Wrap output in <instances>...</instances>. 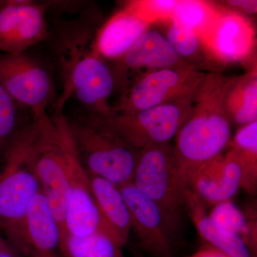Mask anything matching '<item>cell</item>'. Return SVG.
Returning a JSON list of instances; mask_svg holds the SVG:
<instances>
[{
	"label": "cell",
	"instance_id": "cell-1",
	"mask_svg": "<svg viewBox=\"0 0 257 257\" xmlns=\"http://www.w3.org/2000/svg\"><path fill=\"white\" fill-rule=\"evenodd\" d=\"M98 28L84 19L61 26L56 40L62 89L53 104L62 114L67 101L76 99L87 111L112 116L109 103L116 84L113 67L99 55L96 45Z\"/></svg>",
	"mask_w": 257,
	"mask_h": 257
},
{
	"label": "cell",
	"instance_id": "cell-2",
	"mask_svg": "<svg viewBox=\"0 0 257 257\" xmlns=\"http://www.w3.org/2000/svg\"><path fill=\"white\" fill-rule=\"evenodd\" d=\"M230 80L220 72H207L194 94L190 114L173 145L184 179L229 148L232 124L225 108V96Z\"/></svg>",
	"mask_w": 257,
	"mask_h": 257
},
{
	"label": "cell",
	"instance_id": "cell-3",
	"mask_svg": "<svg viewBox=\"0 0 257 257\" xmlns=\"http://www.w3.org/2000/svg\"><path fill=\"white\" fill-rule=\"evenodd\" d=\"M67 121L74 147L88 174L117 186L132 182L140 151L120 136L109 118L87 111Z\"/></svg>",
	"mask_w": 257,
	"mask_h": 257
},
{
	"label": "cell",
	"instance_id": "cell-4",
	"mask_svg": "<svg viewBox=\"0 0 257 257\" xmlns=\"http://www.w3.org/2000/svg\"><path fill=\"white\" fill-rule=\"evenodd\" d=\"M31 138V123L20 128L0 167V231L18 251L25 239L30 206L42 191L29 158Z\"/></svg>",
	"mask_w": 257,
	"mask_h": 257
},
{
	"label": "cell",
	"instance_id": "cell-5",
	"mask_svg": "<svg viewBox=\"0 0 257 257\" xmlns=\"http://www.w3.org/2000/svg\"><path fill=\"white\" fill-rule=\"evenodd\" d=\"M29 158L42 192L60 226L62 243L67 237L68 187L67 159L58 115L47 112L33 117Z\"/></svg>",
	"mask_w": 257,
	"mask_h": 257
},
{
	"label": "cell",
	"instance_id": "cell-6",
	"mask_svg": "<svg viewBox=\"0 0 257 257\" xmlns=\"http://www.w3.org/2000/svg\"><path fill=\"white\" fill-rule=\"evenodd\" d=\"M131 182L156 203L170 226H174L179 213L185 208L187 184L173 145H155L140 150Z\"/></svg>",
	"mask_w": 257,
	"mask_h": 257
},
{
	"label": "cell",
	"instance_id": "cell-7",
	"mask_svg": "<svg viewBox=\"0 0 257 257\" xmlns=\"http://www.w3.org/2000/svg\"><path fill=\"white\" fill-rule=\"evenodd\" d=\"M207 72L186 64L140 74L124 86L113 114L133 113L192 97Z\"/></svg>",
	"mask_w": 257,
	"mask_h": 257
},
{
	"label": "cell",
	"instance_id": "cell-8",
	"mask_svg": "<svg viewBox=\"0 0 257 257\" xmlns=\"http://www.w3.org/2000/svg\"><path fill=\"white\" fill-rule=\"evenodd\" d=\"M193 97L109 118L120 136L136 150L170 144L188 117Z\"/></svg>",
	"mask_w": 257,
	"mask_h": 257
},
{
	"label": "cell",
	"instance_id": "cell-9",
	"mask_svg": "<svg viewBox=\"0 0 257 257\" xmlns=\"http://www.w3.org/2000/svg\"><path fill=\"white\" fill-rule=\"evenodd\" d=\"M56 114L58 115L67 159V233L73 236H84L93 233L103 232L109 235L116 242L96 207L89 175L74 147L67 118L63 114Z\"/></svg>",
	"mask_w": 257,
	"mask_h": 257
},
{
	"label": "cell",
	"instance_id": "cell-10",
	"mask_svg": "<svg viewBox=\"0 0 257 257\" xmlns=\"http://www.w3.org/2000/svg\"><path fill=\"white\" fill-rule=\"evenodd\" d=\"M0 83L15 102L30 109L33 117L47 112L57 99L50 72L27 52L0 55Z\"/></svg>",
	"mask_w": 257,
	"mask_h": 257
},
{
	"label": "cell",
	"instance_id": "cell-11",
	"mask_svg": "<svg viewBox=\"0 0 257 257\" xmlns=\"http://www.w3.org/2000/svg\"><path fill=\"white\" fill-rule=\"evenodd\" d=\"M50 6L32 0L0 1V52L20 55L48 40L47 12Z\"/></svg>",
	"mask_w": 257,
	"mask_h": 257
},
{
	"label": "cell",
	"instance_id": "cell-12",
	"mask_svg": "<svg viewBox=\"0 0 257 257\" xmlns=\"http://www.w3.org/2000/svg\"><path fill=\"white\" fill-rule=\"evenodd\" d=\"M209 62L219 64L245 62L256 45V32L243 15L225 8L200 35Z\"/></svg>",
	"mask_w": 257,
	"mask_h": 257
},
{
	"label": "cell",
	"instance_id": "cell-13",
	"mask_svg": "<svg viewBox=\"0 0 257 257\" xmlns=\"http://www.w3.org/2000/svg\"><path fill=\"white\" fill-rule=\"evenodd\" d=\"M187 187L205 205L231 200L241 188L242 172L229 150L186 176Z\"/></svg>",
	"mask_w": 257,
	"mask_h": 257
},
{
	"label": "cell",
	"instance_id": "cell-14",
	"mask_svg": "<svg viewBox=\"0 0 257 257\" xmlns=\"http://www.w3.org/2000/svg\"><path fill=\"white\" fill-rule=\"evenodd\" d=\"M114 63L112 67L116 82L118 79L123 87L130 71L143 74L188 64L179 58L163 33L151 28Z\"/></svg>",
	"mask_w": 257,
	"mask_h": 257
},
{
	"label": "cell",
	"instance_id": "cell-15",
	"mask_svg": "<svg viewBox=\"0 0 257 257\" xmlns=\"http://www.w3.org/2000/svg\"><path fill=\"white\" fill-rule=\"evenodd\" d=\"M119 187L127 204L133 228L144 244L155 252H167L170 248V224L163 211L132 182Z\"/></svg>",
	"mask_w": 257,
	"mask_h": 257
},
{
	"label": "cell",
	"instance_id": "cell-16",
	"mask_svg": "<svg viewBox=\"0 0 257 257\" xmlns=\"http://www.w3.org/2000/svg\"><path fill=\"white\" fill-rule=\"evenodd\" d=\"M58 223L43 193L32 202L26 220V230L20 253L28 257H64Z\"/></svg>",
	"mask_w": 257,
	"mask_h": 257
},
{
	"label": "cell",
	"instance_id": "cell-17",
	"mask_svg": "<svg viewBox=\"0 0 257 257\" xmlns=\"http://www.w3.org/2000/svg\"><path fill=\"white\" fill-rule=\"evenodd\" d=\"M151 26L125 4L97 29L96 45L99 55L107 62H116Z\"/></svg>",
	"mask_w": 257,
	"mask_h": 257
},
{
	"label": "cell",
	"instance_id": "cell-18",
	"mask_svg": "<svg viewBox=\"0 0 257 257\" xmlns=\"http://www.w3.org/2000/svg\"><path fill=\"white\" fill-rule=\"evenodd\" d=\"M93 197L101 218L120 246L127 241L133 229L131 215L119 186L89 175Z\"/></svg>",
	"mask_w": 257,
	"mask_h": 257
},
{
	"label": "cell",
	"instance_id": "cell-19",
	"mask_svg": "<svg viewBox=\"0 0 257 257\" xmlns=\"http://www.w3.org/2000/svg\"><path fill=\"white\" fill-rule=\"evenodd\" d=\"M185 209L203 239L228 257H251L246 243L238 235L214 223L206 212L205 205L187 187Z\"/></svg>",
	"mask_w": 257,
	"mask_h": 257
},
{
	"label": "cell",
	"instance_id": "cell-20",
	"mask_svg": "<svg viewBox=\"0 0 257 257\" xmlns=\"http://www.w3.org/2000/svg\"><path fill=\"white\" fill-rule=\"evenodd\" d=\"M225 108L231 124L241 126L257 121L256 69L231 78L225 96Z\"/></svg>",
	"mask_w": 257,
	"mask_h": 257
},
{
	"label": "cell",
	"instance_id": "cell-21",
	"mask_svg": "<svg viewBox=\"0 0 257 257\" xmlns=\"http://www.w3.org/2000/svg\"><path fill=\"white\" fill-rule=\"evenodd\" d=\"M163 24L166 25L164 35L179 58L202 70L201 65H204L209 60L197 32L172 21Z\"/></svg>",
	"mask_w": 257,
	"mask_h": 257
},
{
	"label": "cell",
	"instance_id": "cell-22",
	"mask_svg": "<svg viewBox=\"0 0 257 257\" xmlns=\"http://www.w3.org/2000/svg\"><path fill=\"white\" fill-rule=\"evenodd\" d=\"M61 247L64 257H121V246L103 232L84 236L68 234Z\"/></svg>",
	"mask_w": 257,
	"mask_h": 257
},
{
	"label": "cell",
	"instance_id": "cell-23",
	"mask_svg": "<svg viewBox=\"0 0 257 257\" xmlns=\"http://www.w3.org/2000/svg\"><path fill=\"white\" fill-rule=\"evenodd\" d=\"M220 7L201 0H178L171 21L191 29L200 35L220 11Z\"/></svg>",
	"mask_w": 257,
	"mask_h": 257
},
{
	"label": "cell",
	"instance_id": "cell-24",
	"mask_svg": "<svg viewBox=\"0 0 257 257\" xmlns=\"http://www.w3.org/2000/svg\"><path fill=\"white\" fill-rule=\"evenodd\" d=\"M208 216L223 229L239 236L248 246L256 241L254 224L248 222L243 211L231 200L215 204Z\"/></svg>",
	"mask_w": 257,
	"mask_h": 257
},
{
	"label": "cell",
	"instance_id": "cell-25",
	"mask_svg": "<svg viewBox=\"0 0 257 257\" xmlns=\"http://www.w3.org/2000/svg\"><path fill=\"white\" fill-rule=\"evenodd\" d=\"M18 106L0 83V162L20 130Z\"/></svg>",
	"mask_w": 257,
	"mask_h": 257
},
{
	"label": "cell",
	"instance_id": "cell-26",
	"mask_svg": "<svg viewBox=\"0 0 257 257\" xmlns=\"http://www.w3.org/2000/svg\"><path fill=\"white\" fill-rule=\"evenodd\" d=\"M178 0H138L126 3L142 20L152 24L171 21Z\"/></svg>",
	"mask_w": 257,
	"mask_h": 257
},
{
	"label": "cell",
	"instance_id": "cell-27",
	"mask_svg": "<svg viewBox=\"0 0 257 257\" xmlns=\"http://www.w3.org/2000/svg\"><path fill=\"white\" fill-rule=\"evenodd\" d=\"M229 10L239 14L254 15L257 12L256 0H229L225 2Z\"/></svg>",
	"mask_w": 257,
	"mask_h": 257
},
{
	"label": "cell",
	"instance_id": "cell-28",
	"mask_svg": "<svg viewBox=\"0 0 257 257\" xmlns=\"http://www.w3.org/2000/svg\"><path fill=\"white\" fill-rule=\"evenodd\" d=\"M191 257H228L216 248H204Z\"/></svg>",
	"mask_w": 257,
	"mask_h": 257
},
{
	"label": "cell",
	"instance_id": "cell-29",
	"mask_svg": "<svg viewBox=\"0 0 257 257\" xmlns=\"http://www.w3.org/2000/svg\"><path fill=\"white\" fill-rule=\"evenodd\" d=\"M0 257H18L16 253L13 251V248L9 245L5 243L0 248Z\"/></svg>",
	"mask_w": 257,
	"mask_h": 257
},
{
	"label": "cell",
	"instance_id": "cell-30",
	"mask_svg": "<svg viewBox=\"0 0 257 257\" xmlns=\"http://www.w3.org/2000/svg\"><path fill=\"white\" fill-rule=\"evenodd\" d=\"M5 243V241H3V240L1 238H0V248H1L2 246H3V245H4Z\"/></svg>",
	"mask_w": 257,
	"mask_h": 257
}]
</instances>
